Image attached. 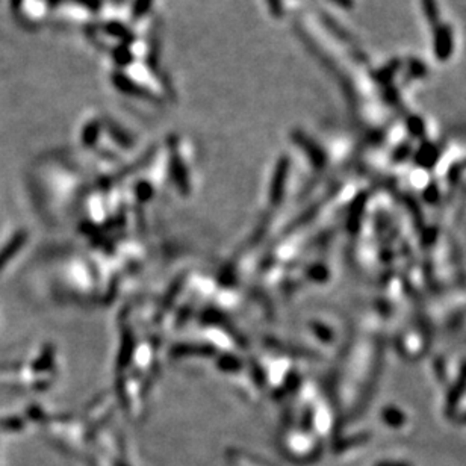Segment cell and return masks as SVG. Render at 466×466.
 <instances>
[{
  "instance_id": "obj_1",
  "label": "cell",
  "mask_w": 466,
  "mask_h": 466,
  "mask_svg": "<svg viewBox=\"0 0 466 466\" xmlns=\"http://www.w3.org/2000/svg\"><path fill=\"white\" fill-rule=\"evenodd\" d=\"M453 50V37L451 31L445 26H442L435 33V53L439 60L445 61L451 56Z\"/></svg>"
},
{
  "instance_id": "obj_2",
  "label": "cell",
  "mask_w": 466,
  "mask_h": 466,
  "mask_svg": "<svg viewBox=\"0 0 466 466\" xmlns=\"http://www.w3.org/2000/svg\"><path fill=\"white\" fill-rule=\"evenodd\" d=\"M423 8H424V13H426L428 21L432 23V25H436L439 20V11H438L435 0H423Z\"/></svg>"
}]
</instances>
